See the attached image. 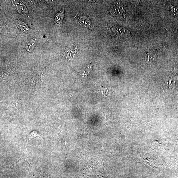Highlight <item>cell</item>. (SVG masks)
Returning a JSON list of instances; mask_svg holds the SVG:
<instances>
[{
    "instance_id": "obj_1",
    "label": "cell",
    "mask_w": 178,
    "mask_h": 178,
    "mask_svg": "<svg viewBox=\"0 0 178 178\" xmlns=\"http://www.w3.org/2000/svg\"><path fill=\"white\" fill-rule=\"evenodd\" d=\"M111 29L115 36L118 38L127 37L130 35V33L128 30L118 26H112Z\"/></svg>"
},
{
    "instance_id": "obj_2",
    "label": "cell",
    "mask_w": 178,
    "mask_h": 178,
    "mask_svg": "<svg viewBox=\"0 0 178 178\" xmlns=\"http://www.w3.org/2000/svg\"><path fill=\"white\" fill-rule=\"evenodd\" d=\"M158 53L155 49L150 50L146 53L145 58L146 63L148 65L153 64L158 58Z\"/></svg>"
},
{
    "instance_id": "obj_3",
    "label": "cell",
    "mask_w": 178,
    "mask_h": 178,
    "mask_svg": "<svg viewBox=\"0 0 178 178\" xmlns=\"http://www.w3.org/2000/svg\"><path fill=\"white\" fill-rule=\"evenodd\" d=\"M76 18L78 21L81 24L86 27L88 29L92 30V26L91 22L88 17L86 16H79L77 15Z\"/></svg>"
},
{
    "instance_id": "obj_4",
    "label": "cell",
    "mask_w": 178,
    "mask_h": 178,
    "mask_svg": "<svg viewBox=\"0 0 178 178\" xmlns=\"http://www.w3.org/2000/svg\"><path fill=\"white\" fill-rule=\"evenodd\" d=\"M13 3L17 11L22 15H25L28 13V11L26 6L21 2L19 1H14Z\"/></svg>"
},
{
    "instance_id": "obj_5",
    "label": "cell",
    "mask_w": 178,
    "mask_h": 178,
    "mask_svg": "<svg viewBox=\"0 0 178 178\" xmlns=\"http://www.w3.org/2000/svg\"><path fill=\"white\" fill-rule=\"evenodd\" d=\"M15 23L20 32L25 33H28L29 32V27L24 22L20 20H16Z\"/></svg>"
},
{
    "instance_id": "obj_6",
    "label": "cell",
    "mask_w": 178,
    "mask_h": 178,
    "mask_svg": "<svg viewBox=\"0 0 178 178\" xmlns=\"http://www.w3.org/2000/svg\"><path fill=\"white\" fill-rule=\"evenodd\" d=\"M167 81H165L166 85L170 89L174 88L177 82L176 77L175 76H170Z\"/></svg>"
},
{
    "instance_id": "obj_7",
    "label": "cell",
    "mask_w": 178,
    "mask_h": 178,
    "mask_svg": "<svg viewBox=\"0 0 178 178\" xmlns=\"http://www.w3.org/2000/svg\"><path fill=\"white\" fill-rule=\"evenodd\" d=\"M35 45V41L33 39H30L27 42L26 44V49L28 52H32Z\"/></svg>"
},
{
    "instance_id": "obj_8",
    "label": "cell",
    "mask_w": 178,
    "mask_h": 178,
    "mask_svg": "<svg viewBox=\"0 0 178 178\" xmlns=\"http://www.w3.org/2000/svg\"><path fill=\"white\" fill-rule=\"evenodd\" d=\"M64 17L63 12H61L57 13L55 17V20L57 23L59 24L62 23Z\"/></svg>"
},
{
    "instance_id": "obj_9",
    "label": "cell",
    "mask_w": 178,
    "mask_h": 178,
    "mask_svg": "<svg viewBox=\"0 0 178 178\" xmlns=\"http://www.w3.org/2000/svg\"><path fill=\"white\" fill-rule=\"evenodd\" d=\"M36 178H56L55 177L49 175L44 172H39L37 173Z\"/></svg>"
},
{
    "instance_id": "obj_10",
    "label": "cell",
    "mask_w": 178,
    "mask_h": 178,
    "mask_svg": "<svg viewBox=\"0 0 178 178\" xmlns=\"http://www.w3.org/2000/svg\"><path fill=\"white\" fill-rule=\"evenodd\" d=\"M39 135L36 131H33L30 134L29 136V137L28 139V143L30 141V139L35 138L36 137H37Z\"/></svg>"
}]
</instances>
